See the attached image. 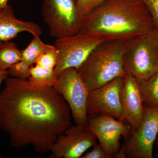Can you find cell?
<instances>
[{
  "label": "cell",
  "mask_w": 158,
  "mask_h": 158,
  "mask_svg": "<svg viewBox=\"0 0 158 158\" xmlns=\"http://www.w3.org/2000/svg\"><path fill=\"white\" fill-rule=\"evenodd\" d=\"M0 92V127L16 148L31 145L40 154L50 152L71 126V111L53 86L9 77Z\"/></svg>",
  "instance_id": "6da1fadb"
},
{
  "label": "cell",
  "mask_w": 158,
  "mask_h": 158,
  "mask_svg": "<svg viewBox=\"0 0 158 158\" xmlns=\"http://www.w3.org/2000/svg\"><path fill=\"white\" fill-rule=\"evenodd\" d=\"M154 28L142 0H106L84 19L80 32L106 40L127 41Z\"/></svg>",
  "instance_id": "7a4b0ae2"
},
{
  "label": "cell",
  "mask_w": 158,
  "mask_h": 158,
  "mask_svg": "<svg viewBox=\"0 0 158 158\" xmlns=\"http://www.w3.org/2000/svg\"><path fill=\"white\" fill-rule=\"evenodd\" d=\"M126 45L124 40H106L93 49L77 69L89 92L124 76L123 55Z\"/></svg>",
  "instance_id": "3957f363"
},
{
  "label": "cell",
  "mask_w": 158,
  "mask_h": 158,
  "mask_svg": "<svg viewBox=\"0 0 158 158\" xmlns=\"http://www.w3.org/2000/svg\"><path fill=\"white\" fill-rule=\"evenodd\" d=\"M123 63L125 73L138 80L147 79L158 73V29L127 41Z\"/></svg>",
  "instance_id": "277c9868"
},
{
  "label": "cell",
  "mask_w": 158,
  "mask_h": 158,
  "mask_svg": "<svg viewBox=\"0 0 158 158\" xmlns=\"http://www.w3.org/2000/svg\"><path fill=\"white\" fill-rule=\"evenodd\" d=\"M41 13L51 36L56 39L80 32L82 20L77 0H43Z\"/></svg>",
  "instance_id": "5b68a950"
},
{
  "label": "cell",
  "mask_w": 158,
  "mask_h": 158,
  "mask_svg": "<svg viewBox=\"0 0 158 158\" xmlns=\"http://www.w3.org/2000/svg\"><path fill=\"white\" fill-rule=\"evenodd\" d=\"M106 41L96 36L79 32L72 36L56 39L55 47L58 52V62L55 69L58 77L64 69H77L91 52Z\"/></svg>",
  "instance_id": "8992f818"
},
{
  "label": "cell",
  "mask_w": 158,
  "mask_h": 158,
  "mask_svg": "<svg viewBox=\"0 0 158 158\" xmlns=\"http://www.w3.org/2000/svg\"><path fill=\"white\" fill-rule=\"evenodd\" d=\"M68 104L77 125L87 124V100L88 93L76 69L69 68L62 71L53 86Z\"/></svg>",
  "instance_id": "52a82bcc"
},
{
  "label": "cell",
  "mask_w": 158,
  "mask_h": 158,
  "mask_svg": "<svg viewBox=\"0 0 158 158\" xmlns=\"http://www.w3.org/2000/svg\"><path fill=\"white\" fill-rule=\"evenodd\" d=\"M158 134V108H144L143 121L131 131L121 146L126 158H152L153 147Z\"/></svg>",
  "instance_id": "ba28073f"
},
{
  "label": "cell",
  "mask_w": 158,
  "mask_h": 158,
  "mask_svg": "<svg viewBox=\"0 0 158 158\" xmlns=\"http://www.w3.org/2000/svg\"><path fill=\"white\" fill-rule=\"evenodd\" d=\"M86 125L111 158H116L120 150L121 137L126 138L131 131L125 121L99 113L88 115Z\"/></svg>",
  "instance_id": "9c48e42d"
},
{
  "label": "cell",
  "mask_w": 158,
  "mask_h": 158,
  "mask_svg": "<svg viewBox=\"0 0 158 158\" xmlns=\"http://www.w3.org/2000/svg\"><path fill=\"white\" fill-rule=\"evenodd\" d=\"M124 81V76L118 77L89 91L86 106L88 115L99 113L124 121L120 98Z\"/></svg>",
  "instance_id": "30bf717a"
},
{
  "label": "cell",
  "mask_w": 158,
  "mask_h": 158,
  "mask_svg": "<svg viewBox=\"0 0 158 158\" xmlns=\"http://www.w3.org/2000/svg\"><path fill=\"white\" fill-rule=\"evenodd\" d=\"M97 138L87 125L71 126L57 138L50 152L52 158H79L93 147Z\"/></svg>",
  "instance_id": "8fae6325"
},
{
  "label": "cell",
  "mask_w": 158,
  "mask_h": 158,
  "mask_svg": "<svg viewBox=\"0 0 158 158\" xmlns=\"http://www.w3.org/2000/svg\"><path fill=\"white\" fill-rule=\"evenodd\" d=\"M120 98L125 121L135 131L140 127L144 115V108L137 79L126 73L120 92Z\"/></svg>",
  "instance_id": "7c38bea8"
},
{
  "label": "cell",
  "mask_w": 158,
  "mask_h": 158,
  "mask_svg": "<svg viewBox=\"0 0 158 158\" xmlns=\"http://www.w3.org/2000/svg\"><path fill=\"white\" fill-rule=\"evenodd\" d=\"M23 32L30 33L34 37L40 36L42 34L41 29L36 23L16 18L14 10L9 5L0 10V40L9 41Z\"/></svg>",
  "instance_id": "4fadbf2b"
},
{
  "label": "cell",
  "mask_w": 158,
  "mask_h": 158,
  "mask_svg": "<svg viewBox=\"0 0 158 158\" xmlns=\"http://www.w3.org/2000/svg\"><path fill=\"white\" fill-rule=\"evenodd\" d=\"M144 108H158V73L145 80H138Z\"/></svg>",
  "instance_id": "5bb4252c"
},
{
  "label": "cell",
  "mask_w": 158,
  "mask_h": 158,
  "mask_svg": "<svg viewBox=\"0 0 158 158\" xmlns=\"http://www.w3.org/2000/svg\"><path fill=\"white\" fill-rule=\"evenodd\" d=\"M40 37H34L27 47L21 50L22 61L30 66L35 64L36 60L43 54L56 48L55 46L43 42Z\"/></svg>",
  "instance_id": "9a60e30c"
},
{
  "label": "cell",
  "mask_w": 158,
  "mask_h": 158,
  "mask_svg": "<svg viewBox=\"0 0 158 158\" xmlns=\"http://www.w3.org/2000/svg\"><path fill=\"white\" fill-rule=\"evenodd\" d=\"M21 59V51L14 43L4 42L0 47V70H8Z\"/></svg>",
  "instance_id": "2e32d148"
},
{
  "label": "cell",
  "mask_w": 158,
  "mask_h": 158,
  "mask_svg": "<svg viewBox=\"0 0 158 158\" xmlns=\"http://www.w3.org/2000/svg\"><path fill=\"white\" fill-rule=\"evenodd\" d=\"M28 80L32 84L39 86H54L56 83L57 77L54 69L44 68L39 65H32Z\"/></svg>",
  "instance_id": "e0dca14e"
},
{
  "label": "cell",
  "mask_w": 158,
  "mask_h": 158,
  "mask_svg": "<svg viewBox=\"0 0 158 158\" xmlns=\"http://www.w3.org/2000/svg\"><path fill=\"white\" fill-rule=\"evenodd\" d=\"M58 52L56 48L49 51L40 56L35 62V65L49 69H55L58 62Z\"/></svg>",
  "instance_id": "ac0fdd59"
},
{
  "label": "cell",
  "mask_w": 158,
  "mask_h": 158,
  "mask_svg": "<svg viewBox=\"0 0 158 158\" xmlns=\"http://www.w3.org/2000/svg\"><path fill=\"white\" fill-rule=\"evenodd\" d=\"M31 66L21 60L8 69L9 76L22 80H28Z\"/></svg>",
  "instance_id": "d6986e66"
},
{
  "label": "cell",
  "mask_w": 158,
  "mask_h": 158,
  "mask_svg": "<svg viewBox=\"0 0 158 158\" xmlns=\"http://www.w3.org/2000/svg\"><path fill=\"white\" fill-rule=\"evenodd\" d=\"M106 0H77L78 11L81 19H84L94 9Z\"/></svg>",
  "instance_id": "ffe728a7"
},
{
  "label": "cell",
  "mask_w": 158,
  "mask_h": 158,
  "mask_svg": "<svg viewBox=\"0 0 158 158\" xmlns=\"http://www.w3.org/2000/svg\"><path fill=\"white\" fill-rule=\"evenodd\" d=\"M81 158H111V156L105 151L101 145L96 143L93 146L91 151L87 152Z\"/></svg>",
  "instance_id": "44dd1931"
},
{
  "label": "cell",
  "mask_w": 158,
  "mask_h": 158,
  "mask_svg": "<svg viewBox=\"0 0 158 158\" xmlns=\"http://www.w3.org/2000/svg\"><path fill=\"white\" fill-rule=\"evenodd\" d=\"M152 17L155 28L158 30V0H142Z\"/></svg>",
  "instance_id": "7402d4cb"
},
{
  "label": "cell",
  "mask_w": 158,
  "mask_h": 158,
  "mask_svg": "<svg viewBox=\"0 0 158 158\" xmlns=\"http://www.w3.org/2000/svg\"><path fill=\"white\" fill-rule=\"evenodd\" d=\"M8 77H9V73L8 70H0V86L3 81H5ZM0 129H1V127H0Z\"/></svg>",
  "instance_id": "603a6c76"
},
{
  "label": "cell",
  "mask_w": 158,
  "mask_h": 158,
  "mask_svg": "<svg viewBox=\"0 0 158 158\" xmlns=\"http://www.w3.org/2000/svg\"><path fill=\"white\" fill-rule=\"evenodd\" d=\"M9 0H0V10L8 5V2Z\"/></svg>",
  "instance_id": "cb8c5ba5"
},
{
  "label": "cell",
  "mask_w": 158,
  "mask_h": 158,
  "mask_svg": "<svg viewBox=\"0 0 158 158\" xmlns=\"http://www.w3.org/2000/svg\"><path fill=\"white\" fill-rule=\"evenodd\" d=\"M156 142L157 146L158 148V137H157L156 139Z\"/></svg>",
  "instance_id": "d4e9b609"
},
{
  "label": "cell",
  "mask_w": 158,
  "mask_h": 158,
  "mask_svg": "<svg viewBox=\"0 0 158 158\" xmlns=\"http://www.w3.org/2000/svg\"><path fill=\"white\" fill-rule=\"evenodd\" d=\"M3 43H4V42L1 41V40H0V47H1L2 46V45Z\"/></svg>",
  "instance_id": "484cf974"
}]
</instances>
